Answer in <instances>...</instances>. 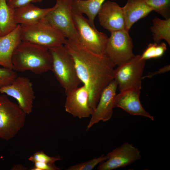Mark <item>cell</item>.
Instances as JSON below:
<instances>
[{"label": "cell", "instance_id": "6da1fadb", "mask_svg": "<svg viewBox=\"0 0 170 170\" xmlns=\"http://www.w3.org/2000/svg\"><path fill=\"white\" fill-rule=\"evenodd\" d=\"M64 45L72 57L77 75L89 94V104L96 108L104 89L114 79L115 65L104 55L66 39Z\"/></svg>", "mask_w": 170, "mask_h": 170}, {"label": "cell", "instance_id": "7a4b0ae2", "mask_svg": "<svg viewBox=\"0 0 170 170\" xmlns=\"http://www.w3.org/2000/svg\"><path fill=\"white\" fill-rule=\"evenodd\" d=\"M12 63V69L16 72L29 71L40 75L51 71L52 59L48 48L21 41L14 51Z\"/></svg>", "mask_w": 170, "mask_h": 170}, {"label": "cell", "instance_id": "3957f363", "mask_svg": "<svg viewBox=\"0 0 170 170\" xmlns=\"http://www.w3.org/2000/svg\"><path fill=\"white\" fill-rule=\"evenodd\" d=\"M49 50L52 59L51 71L66 95L78 88L81 82L74 60L64 45Z\"/></svg>", "mask_w": 170, "mask_h": 170}, {"label": "cell", "instance_id": "277c9868", "mask_svg": "<svg viewBox=\"0 0 170 170\" xmlns=\"http://www.w3.org/2000/svg\"><path fill=\"white\" fill-rule=\"evenodd\" d=\"M20 26L21 41L34 43L48 49L64 45L66 40L63 33L44 18L34 24Z\"/></svg>", "mask_w": 170, "mask_h": 170}, {"label": "cell", "instance_id": "5b68a950", "mask_svg": "<svg viewBox=\"0 0 170 170\" xmlns=\"http://www.w3.org/2000/svg\"><path fill=\"white\" fill-rule=\"evenodd\" d=\"M26 114L5 94H0V139L8 140L24 127Z\"/></svg>", "mask_w": 170, "mask_h": 170}, {"label": "cell", "instance_id": "8992f818", "mask_svg": "<svg viewBox=\"0 0 170 170\" xmlns=\"http://www.w3.org/2000/svg\"><path fill=\"white\" fill-rule=\"evenodd\" d=\"M72 0H56L44 19L60 31L66 39L79 43V38L72 15Z\"/></svg>", "mask_w": 170, "mask_h": 170}, {"label": "cell", "instance_id": "52a82bcc", "mask_svg": "<svg viewBox=\"0 0 170 170\" xmlns=\"http://www.w3.org/2000/svg\"><path fill=\"white\" fill-rule=\"evenodd\" d=\"M126 29L112 31L108 37L103 55L115 66L128 62L135 55L132 39Z\"/></svg>", "mask_w": 170, "mask_h": 170}, {"label": "cell", "instance_id": "ba28073f", "mask_svg": "<svg viewBox=\"0 0 170 170\" xmlns=\"http://www.w3.org/2000/svg\"><path fill=\"white\" fill-rule=\"evenodd\" d=\"M72 15L79 37V43L96 54L103 55L109 37L93 26L82 14L73 11Z\"/></svg>", "mask_w": 170, "mask_h": 170}, {"label": "cell", "instance_id": "9c48e42d", "mask_svg": "<svg viewBox=\"0 0 170 170\" xmlns=\"http://www.w3.org/2000/svg\"><path fill=\"white\" fill-rule=\"evenodd\" d=\"M145 61L141 58V55H136L115 69L114 79L117 82L120 91L132 89H141Z\"/></svg>", "mask_w": 170, "mask_h": 170}, {"label": "cell", "instance_id": "30bf717a", "mask_svg": "<svg viewBox=\"0 0 170 170\" xmlns=\"http://www.w3.org/2000/svg\"><path fill=\"white\" fill-rule=\"evenodd\" d=\"M0 93L15 99L27 115L32 112L35 96L32 84L27 77L17 76L10 84L0 88Z\"/></svg>", "mask_w": 170, "mask_h": 170}, {"label": "cell", "instance_id": "8fae6325", "mask_svg": "<svg viewBox=\"0 0 170 170\" xmlns=\"http://www.w3.org/2000/svg\"><path fill=\"white\" fill-rule=\"evenodd\" d=\"M108 159L100 163L99 170H112L130 165L141 157L140 150L128 142L123 144L109 153Z\"/></svg>", "mask_w": 170, "mask_h": 170}, {"label": "cell", "instance_id": "7c38bea8", "mask_svg": "<svg viewBox=\"0 0 170 170\" xmlns=\"http://www.w3.org/2000/svg\"><path fill=\"white\" fill-rule=\"evenodd\" d=\"M117 82L113 79L102 92L98 103L91 115L87 130L100 121L105 122L111 118L114 107V100L118 87Z\"/></svg>", "mask_w": 170, "mask_h": 170}, {"label": "cell", "instance_id": "4fadbf2b", "mask_svg": "<svg viewBox=\"0 0 170 170\" xmlns=\"http://www.w3.org/2000/svg\"><path fill=\"white\" fill-rule=\"evenodd\" d=\"M65 108V111L79 118L91 116L93 110L89 104V94L86 87L83 86L66 94Z\"/></svg>", "mask_w": 170, "mask_h": 170}, {"label": "cell", "instance_id": "5bb4252c", "mask_svg": "<svg viewBox=\"0 0 170 170\" xmlns=\"http://www.w3.org/2000/svg\"><path fill=\"white\" fill-rule=\"evenodd\" d=\"M97 15L100 24L110 32L126 29L122 7L115 2H105Z\"/></svg>", "mask_w": 170, "mask_h": 170}, {"label": "cell", "instance_id": "9a60e30c", "mask_svg": "<svg viewBox=\"0 0 170 170\" xmlns=\"http://www.w3.org/2000/svg\"><path fill=\"white\" fill-rule=\"evenodd\" d=\"M140 90L132 89L120 91L116 95L114 107L121 108L131 115L141 116L154 120V117L141 104L139 99Z\"/></svg>", "mask_w": 170, "mask_h": 170}, {"label": "cell", "instance_id": "2e32d148", "mask_svg": "<svg viewBox=\"0 0 170 170\" xmlns=\"http://www.w3.org/2000/svg\"><path fill=\"white\" fill-rule=\"evenodd\" d=\"M21 26L18 25L9 33L0 36V65L12 69V57L15 49L21 41Z\"/></svg>", "mask_w": 170, "mask_h": 170}, {"label": "cell", "instance_id": "e0dca14e", "mask_svg": "<svg viewBox=\"0 0 170 170\" xmlns=\"http://www.w3.org/2000/svg\"><path fill=\"white\" fill-rule=\"evenodd\" d=\"M52 7L40 8L32 3L14 9V18L17 25H29L43 19L52 9Z\"/></svg>", "mask_w": 170, "mask_h": 170}, {"label": "cell", "instance_id": "ac0fdd59", "mask_svg": "<svg viewBox=\"0 0 170 170\" xmlns=\"http://www.w3.org/2000/svg\"><path fill=\"white\" fill-rule=\"evenodd\" d=\"M122 9L126 29L128 31L135 23L146 16L152 11L145 0H128Z\"/></svg>", "mask_w": 170, "mask_h": 170}, {"label": "cell", "instance_id": "d6986e66", "mask_svg": "<svg viewBox=\"0 0 170 170\" xmlns=\"http://www.w3.org/2000/svg\"><path fill=\"white\" fill-rule=\"evenodd\" d=\"M105 0H72L73 11L86 14L90 24L93 27L94 20Z\"/></svg>", "mask_w": 170, "mask_h": 170}, {"label": "cell", "instance_id": "ffe728a7", "mask_svg": "<svg viewBox=\"0 0 170 170\" xmlns=\"http://www.w3.org/2000/svg\"><path fill=\"white\" fill-rule=\"evenodd\" d=\"M14 9L7 4L6 0H0V36L14 30L17 26L14 18Z\"/></svg>", "mask_w": 170, "mask_h": 170}, {"label": "cell", "instance_id": "44dd1931", "mask_svg": "<svg viewBox=\"0 0 170 170\" xmlns=\"http://www.w3.org/2000/svg\"><path fill=\"white\" fill-rule=\"evenodd\" d=\"M152 22L150 30L155 42L159 43L161 40L164 39L170 46V18L162 20L156 17Z\"/></svg>", "mask_w": 170, "mask_h": 170}, {"label": "cell", "instance_id": "7402d4cb", "mask_svg": "<svg viewBox=\"0 0 170 170\" xmlns=\"http://www.w3.org/2000/svg\"><path fill=\"white\" fill-rule=\"evenodd\" d=\"M148 5L165 19L170 17V0H145Z\"/></svg>", "mask_w": 170, "mask_h": 170}, {"label": "cell", "instance_id": "603a6c76", "mask_svg": "<svg viewBox=\"0 0 170 170\" xmlns=\"http://www.w3.org/2000/svg\"><path fill=\"white\" fill-rule=\"evenodd\" d=\"M108 158L106 155H102L98 158H94L87 161L71 166L66 170H92L98 164L107 160Z\"/></svg>", "mask_w": 170, "mask_h": 170}, {"label": "cell", "instance_id": "cb8c5ba5", "mask_svg": "<svg viewBox=\"0 0 170 170\" xmlns=\"http://www.w3.org/2000/svg\"><path fill=\"white\" fill-rule=\"evenodd\" d=\"M17 76L16 71L12 69L0 68V88L10 84Z\"/></svg>", "mask_w": 170, "mask_h": 170}, {"label": "cell", "instance_id": "d4e9b609", "mask_svg": "<svg viewBox=\"0 0 170 170\" xmlns=\"http://www.w3.org/2000/svg\"><path fill=\"white\" fill-rule=\"evenodd\" d=\"M61 159L60 156H50L42 151L36 152L28 158L29 160L33 162H38L51 163H54L56 161Z\"/></svg>", "mask_w": 170, "mask_h": 170}, {"label": "cell", "instance_id": "484cf974", "mask_svg": "<svg viewBox=\"0 0 170 170\" xmlns=\"http://www.w3.org/2000/svg\"><path fill=\"white\" fill-rule=\"evenodd\" d=\"M157 43H150L145 50L141 55L142 59L146 60L156 58V45Z\"/></svg>", "mask_w": 170, "mask_h": 170}, {"label": "cell", "instance_id": "4316f807", "mask_svg": "<svg viewBox=\"0 0 170 170\" xmlns=\"http://www.w3.org/2000/svg\"><path fill=\"white\" fill-rule=\"evenodd\" d=\"M43 0H6L8 5L15 9L23 7L29 3H40Z\"/></svg>", "mask_w": 170, "mask_h": 170}, {"label": "cell", "instance_id": "83f0119b", "mask_svg": "<svg viewBox=\"0 0 170 170\" xmlns=\"http://www.w3.org/2000/svg\"><path fill=\"white\" fill-rule=\"evenodd\" d=\"M35 167L32 170H59L60 169L57 167L54 163H47L36 162H34Z\"/></svg>", "mask_w": 170, "mask_h": 170}, {"label": "cell", "instance_id": "f1b7e54d", "mask_svg": "<svg viewBox=\"0 0 170 170\" xmlns=\"http://www.w3.org/2000/svg\"><path fill=\"white\" fill-rule=\"evenodd\" d=\"M170 65H167L164 66V67L160 69L159 70L154 72L153 73H150L146 76L142 77V79H143L144 78L146 77L148 78H150L156 75L157 74H161L162 73H164L165 72L168 71L170 70Z\"/></svg>", "mask_w": 170, "mask_h": 170}]
</instances>
